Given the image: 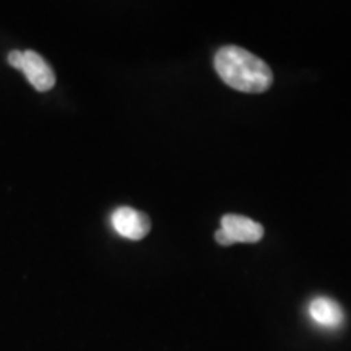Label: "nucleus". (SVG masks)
<instances>
[{
	"label": "nucleus",
	"mask_w": 351,
	"mask_h": 351,
	"mask_svg": "<svg viewBox=\"0 0 351 351\" xmlns=\"http://www.w3.org/2000/svg\"><path fill=\"white\" fill-rule=\"evenodd\" d=\"M215 69L228 86L244 93H263L274 82L269 65L238 46L221 47L215 56Z\"/></svg>",
	"instance_id": "1"
},
{
	"label": "nucleus",
	"mask_w": 351,
	"mask_h": 351,
	"mask_svg": "<svg viewBox=\"0 0 351 351\" xmlns=\"http://www.w3.org/2000/svg\"><path fill=\"white\" fill-rule=\"evenodd\" d=\"M114 231L122 238L140 241L150 232V219L142 212L130 207H121L111 215Z\"/></svg>",
	"instance_id": "2"
},
{
	"label": "nucleus",
	"mask_w": 351,
	"mask_h": 351,
	"mask_svg": "<svg viewBox=\"0 0 351 351\" xmlns=\"http://www.w3.org/2000/svg\"><path fill=\"white\" fill-rule=\"evenodd\" d=\"M19 70L25 73V77L28 78L34 90L49 91L56 85L54 70L38 52L23 51V59H21Z\"/></svg>",
	"instance_id": "3"
},
{
	"label": "nucleus",
	"mask_w": 351,
	"mask_h": 351,
	"mask_svg": "<svg viewBox=\"0 0 351 351\" xmlns=\"http://www.w3.org/2000/svg\"><path fill=\"white\" fill-rule=\"evenodd\" d=\"M221 230L234 243H258L263 238V226L251 218L241 215H225L221 218Z\"/></svg>",
	"instance_id": "4"
},
{
	"label": "nucleus",
	"mask_w": 351,
	"mask_h": 351,
	"mask_svg": "<svg viewBox=\"0 0 351 351\" xmlns=\"http://www.w3.org/2000/svg\"><path fill=\"white\" fill-rule=\"evenodd\" d=\"M307 313H309V317L313 319L319 327L327 328V330H337V328H340L345 322L343 309L339 306V302H335L330 300V298L326 296L314 298V300L309 302Z\"/></svg>",
	"instance_id": "5"
},
{
	"label": "nucleus",
	"mask_w": 351,
	"mask_h": 351,
	"mask_svg": "<svg viewBox=\"0 0 351 351\" xmlns=\"http://www.w3.org/2000/svg\"><path fill=\"white\" fill-rule=\"evenodd\" d=\"M215 239H217V243L221 244V245H231L232 244V241L228 238V234L221 230V228H219V230L215 232Z\"/></svg>",
	"instance_id": "6"
}]
</instances>
